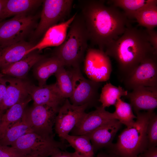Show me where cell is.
Listing matches in <instances>:
<instances>
[{"label":"cell","mask_w":157,"mask_h":157,"mask_svg":"<svg viewBox=\"0 0 157 157\" xmlns=\"http://www.w3.org/2000/svg\"><path fill=\"white\" fill-rule=\"evenodd\" d=\"M89 105H73L66 98L60 107L56 117L54 128L61 140L64 142L65 138L76 125Z\"/></svg>","instance_id":"11"},{"label":"cell","mask_w":157,"mask_h":157,"mask_svg":"<svg viewBox=\"0 0 157 157\" xmlns=\"http://www.w3.org/2000/svg\"><path fill=\"white\" fill-rule=\"evenodd\" d=\"M26 156L50 157L67 146L53 138L43 136L32 132L23 135L11 146Z\"/></svg>","instance_id":"5"},{"label":"cell","mask_w":157,"mask_h":157,"mask_svg":"<svg viewBox=\"0 0 157 157\" xmlns=\"http://www.w3.org/2000/svg\"><path fill=\"white\" fill-rule=\"evenodd\" d=\"M6 1V0H0V17Z\"/></svg>","instance_id":"38"},{"label":"cell","mask_w":157,"mask_h":157,"mask_svg":"<svg viewBox=\"0 0 157 157\" xmlns=\"http://www.w3.org/2000/svg\"><path fill=\"white\" fill-rule=\"evenodd\" d=\"M35 26V18L26 14L17 15L0 22V46L24 40Z\"/></svg>","instance_id":"8"},{"label":"cell","mask_w":157,"mask_h":157,"mask_svg":"<svg viewBox=\"0 0 157 157\" xmlns=\"http://www.w3.org/2000/svg\"><path fill=\"white\" fill-rule=\"evenodd\" d=\"M104 52L117 62L118 76L122 82L143 61L157 56L147 30L131 25L121 36L106 47Z\"/></svg>","instance_id":"2"},{"label":"cell","mask_w":157,"mask_h":157,"mask_svg":"<svg viewBox=\"0 0 157 157\" xmlns=\"http://www.w3.org/2000/svg\"><path fill=\"white\" fill-rule=\"evenodd\" d=\"M69 70L73 89L72 95L69 98L71 103L76 106L95 105L99 101L100 94L98 91L102 82L85 78L81 72L80 67H72Z\"/></svg>","instance_id":"7"},{"label":"cell","mask_w":157,"mask_h":157,"mask_svg":"<svg viewBox=\"0 0 157 157\" xmlns=\"http://www.w3.org/2000/svg\"><path fill=\"white\" fill-rule=\"evenodd\" d=\"M4 75L0 73V104L5 96L6 89V79Z\"/></svg>","instance_id":"35"},{"label":"cell","mask_w":157,"mask_h":157,"mask_svg":"<svg viewBox=\"0 0 157 157\" xmlns=\"http://www.w3.org/2000/svg\"><path fill=\"white\" fill-rule=\"evenodd\" d=\"M76 153L81 157H93L94 151L88 137L86 135H68L65 138Z\"/></svg>","instance_id":"26"},{"label":"cell","mask_w":157,"mask_h":157,"mask_svg":"<svg viewBox=\"0 0 157 157\" xmlns=\"http://www.w3.org/2000/svg\"><path fill=\"white\" fill-rule=\"evenodd\" d=\"M34 74L38 82L39 86L46 85L49 77L54 74L62 67L61 62L56 56L44 57L34 65Z\"/></svg>","instance_id":"21"},{"label":"cell","mask_w":157,"mask_h":157,"mask_svg":"<svg viewBox=\"0 0 157 157\" xmlns=\"http://www.w3.org/2000/svg\"><path fill=\"white\" fill-rule=\"evenodd\" d=\"M84 60V72L89 79L98 82L109 79L112 71V65L109 57L104 51L88 48Z\"/></svg>","instance_id":"10"},{"label":"cell","mask_w":157,"mask_h":157,"mask_svg":"<svg viewBox=\"0 0 157 157\" xmlns=\"http://www.w3.org/2000/svg\"><path fill=\"white\" fill-rule=\"evenodd\" d=\"M122 124L118 120L114 119L86 135L90 140L94 152L112 145L113 140Z\"/></svg>","instance_id":"17"},{"label":"cell","mask_w":157,"mask_h":157,"mask_svg":"<svg viewBox=\"0 0 157 157\" xmlns=\"http://www.w3.org/2000/svg\"><path fill=\"white\" fill-rule=\"evenodd\" d=\"M154 110L136 113L133 125L126 127L113 144V153L118 157H136L148 148L147 134V125Z\"/></svg>","instance_id":"4"},{"label":"cell","mask_w":157,"mask_h":157,"mask_svg":"<svg viewBox=\"0 0 157 157\" xmlns=\"http://www.w3.org/2000/svg\"><path fill=\"white\" fill-rule=\"evenodd\" d=\"M43 0H6L0 17V21L12 16L26 14L39 6Z\"/></svg>","instance_id":"23"},{"label":"cell","mask_w":157,"mask_h":157,"mask_svg":"<svg viewBox=\"0 0 157 157\" xmlns=\"http://www.w3.org/2000/svg\"><path fill=\"white\" fill-rule=\"evenodd\" d=\"M148 148L157 144V115L154 112L148 122L147 129Z\"/></svg>","instance_id":"31"},{"label":"cell","mask_w":157,"mask_h":157,"mask_svg":"<svg viewBox=\"0 0 157 157\" xmlns=\"http://www.w3.org/2000/svg\"><path fill=\"white\" fill-rule=\"evenodd\" d=\"M25 157H38L29 156H26Z\"/></svg>","instance_id":"39"},{"label":"cell","mask_w":157,"mask_h":157,"mask_svg":"<svg viewBox=\"0 0 157 157\" xmlns=\"http://www.w3.org/2000/svg\"><path fill=\"white\" fill-rule=\"evenodd\" d=\"M125 97L135 113L141 110H154L157 107V86H138Z\"/></svg>","instance_id":"14"},{"label":"cell","mask_w":157,"mask_h":157,"mask_svg":"<svg viewBox=\"0 0 157 157\" xmlns=\"http://www.w3.org/2000/svg\"><path fill=\"white\" fill-rule=\"evenodd\" d=\"M114 119L113 113L106 110L101 105L96 109L83 115L76 125L71 131V135H86Z\"/></svg>","instance_id":"13"},{"label":"cell","mask_w":157,"mask_h":157,"mask_svg":"<svg viewBox=\"0 0 157 157\" xmlns=\"http://www.w3.org/2000/svg\"><path fill=\"white\" fill-rule=\"evenodd\" d=\"M31 100L29 95L7 109L5 113L2 115L0 121V139L9 127L22 117L27 105Z\"/></svg>","instance_id":"22"},{"label":"cell","mask_w":157,"mask_h":157,"mask_svg":"<svg viewBox=\"0 0 157 157\" xmlns=\"http://www.w3.org/2000/svg\"><path fill=\"white\" fill-rule=\"evenodd\" d=\"M44 57V55L32 52L22 60L1 69V73L22 79L32 67Z\"/></svg>","instance_id":"20"},{"label":"cell","mask_w":157,"mask_h":157,"mask_svg":"<svg viewBox=\"0 0 157 157\" xmlns=\"http://www.w3.org/2000/svg\"><path fill=\"white\" fill-rule=\"evenodd\" d=\"M1 116H0V119H1Z\"/></svg>","instance_id":"41"},{"label":"cell","mask_w":157,"mask_h":157,"mask_svg":"<svg viewBox=\"0 0 157 157\" xmlns=\"http://www.w3.org/2000/svg\"><path fill=\"white\" fill-rule=\"evenodd\" d=\"M136 157H157V149L156 147H149Z\"/></svg>","instance_id":"34"},{"label":"cell","mask_w":157,"mask_h":157,"mask_svg":"<svg viewBox=\"0 0 157 157\" xmlns=\"http://www.w3.org/2000/svg\"><path fill=\"white\" fill-rule=\"evenodd\" d=\"M60 107L48 105H33L25 113L31 128L41 136L53 138V127Z\"/></svg>","instance_id":"9"},{"label":"cell","mask_w":157,"mask_h":157,"mask_svg":"<svg viewBox=\"0 0 157 157\" xmlns=\"http://www.w3.org/2000/svg\"><path fill=\"white\" fill-rule=\"evenodd\" d=\"M77 13L68 19L57 24L48 29L45 32L42 40L29 51L31 53L36 49L41 50L48 47H58L65 39L68 30Z\"/></svg>","instance_id":"18"},{"label":"cell","mask_w":157,"mask_h":157,"mask_svg":"<svg viewBox=\"0 0 157 157\" xmlns=\"http://www.w3.org/2000/svg\"><path fill=\"white\" fill-rule=\"evenodd\" d=\"M128 90H124L120 86L117 87L110 83H106L102 87L98 99L104 108L114 105L119 98L126 96Z\"/></svg>","instance_id":"27"},{"label":"cell","mask_w":157,"mask_h":157,"mask_svg":"<svg viewBox=\"0 0 157 157\" xmlns=\"http://www.w3.org/2000/svg\"><path fill=\"white\" fill-rule=\"evenodd\" d=\"M73 0H43V7L40 21L33 34V38L45 34L51 27L62 22L71 11Z\"/></svg>","instance_id":"6"},{"label":"cell","mask_w":157,"mask_h":157,"mask_svg":"<svg viewBox=\"0 0 157 157\" xmlns=\"http://www.w3.org/2000/svg\"><path fill=\"white\" fill-rule=\"evenodd\" d=\"M34 45L24 40L0 46V69L1 70L22 60L29 54Z\"/></svg>","instance_id":"19"},{"label":"cell","mask_w":157,"mask_h":157,"mask_svg":"<svg viewBox=\"0 0 157 157\" xmlns=\"http://www.w3.org/2000/svg\"><path fill=\"white\" fill-rule=\"evenodd\" d=\"M2 113L0 110V116H1L2 115Z\"/></svg>","instance_id":"40"},{"label":"cell","mask_w":157,"mask_h":157,"mask_svg":"<svg viewBox=\"0 0 157 157\" xmlns=\"http://www.w3.org/2000/svg\"><path fill=\"white\" fill-rule=\"evenodd\" d=\"M97 157H118L114 153L112 154H106L103 153L99 154Z\"/></svg>","instance_id":"37"},{"label":"cell","mask_w":157,"mask_h":157,"mask_svg":"<svg viewBox=\"0 0 157 157\" xmlns=\"http://www.w3.org/2000/svg\"><path fill=\"white\" fill-rule=\"evenodd\" d=\"M63 42L56 47L54 56L64 67H79L84 60L88 48L89 38L83 20L77 13L69 28Z\"/></svg>","instance_id":"3"},{"label":"cell","mask_w":157,"mask_h":157,"mask_svg":"<svg viewBox=\"0 0 157 157\" xmlns=\"http://www.w3.org/2000/svg\"><path fill=\"white\" fill-rule=\"evenodd\" d=\"M56 78V83L63 97L70 98L73 93V84L72 76L69 70L65 67H61L55 74Z\"/></svg>","instance_id":"30"},{"label":"cell","mask_w":157,"mask_h":157,"mask_svg":"<svg viewBox=\"0 0 157 157\" xmlns=\"http://www.w3.org/2000/svg\"><path fill=\"white\" fill-rule=\"evenodd\" d=\"M115 110L113 113L115 119L118 120L126 127L131 126L136 119L130 104L124 102L121 98H118L114 105Z\"/></svg>","instance_id":"29"},{"label":"cell","mask_w":157,"mask_h":157,"mask_svg":"<svg viewBox=\"0 0 157 157\" xmlns=\"http://www.w3.org/2000/svg\"><path fill=\"white\" fill-rule=\"evenodd\" d=\"M12 146L0 144V157H25Z\"/></svg>","instance_id":"32"},{"label":"cell","mask_w":157,"mask_h":157,"mask_svg":"<svg viewBox=\"0 0 157 157\" xmlns=\"http://www.w3.org/2000/svg\"><path fill=\"white\" fill-rule=\"evenodd\" d=\"M122 82L129 90L140 86H157V56L143 61Z\"/></svg>","instance_id":"12"},{"label":"cell","mask_w":157,"mask_h":157,"mask_svg":"<svg viewBox=\"0 0 157 157\" xmlns=\"http://www.w3.org/2000/svg\"><path fill=\"white\" fill-rule=\"evenodd\" d=\"M32 132L24 112L22 117L6 130L0 139V144L11 146L20 137Z\"/></svg>","instance_id":"24"},{"label":"cell","mask_w":157,"mask_h":157,"mask_svg":"<svg viewBox=\"0 0 157 157\" xmlns=\"http://www.w3.org/2000/svg\"><path fill=\"white\" fill-rule=\"evenodd\" d=\"M5 79L6 91L0 104V110L2 113L29 95V83L17 78Z\"/></svg>","instance_id":"16"},{"label":"cell","mask_w":157,"mask_h":157,"mask_svg":"<svg viewBox=\"0 0 157 157\" xmlns=\"http://www.w3.org/2000/svg\"><path fill=\"white\" fill-rule=\"evenodd\" d=\"M28 93L33 100V105L46 104L60 107L66 99L56 83L38 86L30 84Z\"/></svg>","instance_id":"15"},{"label":"cell","mask_w":157,"mask_h":157,"mask_svg":"<svg viewBox=\"0 0 157 157\" xmlns=\"http://www.w3.org/2000/svg\"><path fill=\"white\" fill-rule=\"evenodd\" d=\"M135 19L139 25L147 30L154 29L157 26V4L147 6L135 13L132 19Z\"/></svg>","instance_id":"28"},{"label":"cell","mask_w":157,"mask_h":157,"mask_svg":"<svg viewBox=\"0 0 157 157\" xmlns=\"http://www.w3.org/2000/svg\"><path fill=\"white\" fill-rule=\"evenodd\" d=\"M50 157H81L75 152L70 153L61 150Z\"/></svg>","instance_id":"36"},{"label":"cell","mask_w":157,"mask_h":157,"mask_svg":"<svg viewBox=\"0 0 157 157\" xmlns=\"http://www.w3.org/2000/svg\"><path fill=\"white\" fill-rule=\"evenodd\" d=\"M147 30L149 35V42L155 51L157 53V31L154 29Z\"/></svg>","instance_id":"33"},{"label":"cell","mask_w":157,"mask_h":157,"mask_svg":"<svg viewBox=\"0 0 157 157\" xmlns=\"http://www.w3.org/2000/svg\"><path fill=\"white\" fill-rule=\"evenodd\" d=\"M105 1H79L81 16L92 44L104 51L110 42L116 40L130 25L124 12L112 5L107 6Z\"/></svg>","instance_id":"1"},{"label":"cell","mask_w":157,"mask_h":157,"mask_svg":"<svg viewBox=\"0 0 157 157\" xmlns=\"http://www.w3.org/2000/svg\"><path fill=\"white\" fill-rule=\"evenodd\" d=\"M116 7L120 8L128 18H132L133 15L138 11L149 5L157 4L156 0H112L108 1Z\"/></svg>","instance_id":"25"}]
</instances>
